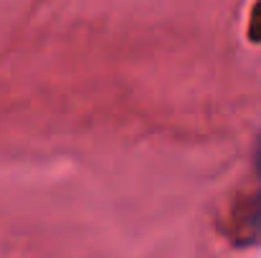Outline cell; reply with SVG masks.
Here are the masks:
<instances>
[{
	"label": "cell",
	"mask_w": 261,
	"mask_h": 258,
	"mask_svg": "<svg viewBox=\"0 0 261 258\" xmlns=\"http://www.w3.org/2000/svg\"><path fill=\"white\" fill-rule=\"evenodd\" d=\"M256 167H259V177H261V145H259V155H256Z\"/></svg>",
	"instance_id": "7a4b0ae2"
},
{
	"label": "cell",
	"mask_w": 261,
	"mask_h": 258,
	"mask_svg": "<svg viewBox=\"0 0 261 258\" xmlns=\"http://www.w3.org/2000/svg\"><path fill=\"white\" fill-rule=\"evenodd\" d=\"M251 38L261 41V3L254 8V15H251Z\"/></svg>",
	"instance_id": "6da1fadb"
}]
</instances>
